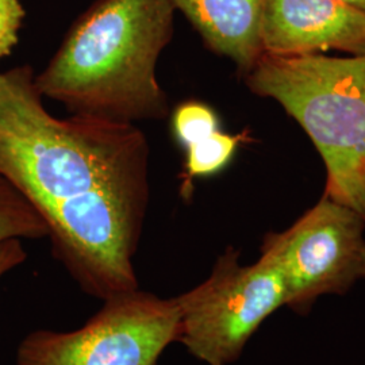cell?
<instances>
[{"label": "cell", "mask_w": 365, "mask_h": 365, "mask_svg": "<svg viewBox=\"0 0 365 365\" xmlns=\"http://www.w3.org/2000/svg\"><path fill=\"white\" fill-rule=\"evenodd\" d=\"M149 167V143L135 125L54 117L31 66L0 72V175L38 211L54 256L98 299L140 288L134 256Z\"/></svg>", "instance_id": "6da1fadb"}, {"label": "cell", "mask_w": 365, "mask_h": 365, "mask_svg": "<svg viewBox=\"0 0 365 365\" xmlns=\"http://www.w3.org/2000/svg\"><path fill=\"white\" fill-rule=\"evenodd\" d=\"M170 0H96L78 16L36 86L71 115L118 123L170 115L157 63L173 37Z\"/></svg>", "instance_id": "7a4b0ae2"}, {"label": "cell", "mask_w": 365, "mask_h": 365, "mask_svg": "<svg viewBox=\"0 0 365 365\" xmlns=\"http://www.w3.org/2000/svg\"><path fill=\"white\" fill-rule=\"evenodd\" d=\"M244 80L310 137L327 168L324 194L365 220V54L262 53Z\"/></svg>", "instance_id": "3957f363"}, {"label": "cell", "mask_w": 365, "mask_h": 365, "mask_svg": "<svg viewBox=\"0 0 365 365\" xmlns=\"http://www.w3.org/2000/svg\"><path fill=\"white\" fill-rule=\"evenodd\" d=\"M182 329L179 342L207 365H230L268 317L286 306L287 291L274 261L261 253L252 265L240 264L229 247L209 277L176 297Z\"/></svg>", "instance_id": "277c9868"}, {"label": "cell", "mask_w": 365, "mask_h": 365, "mask_svg": "<svg viewBox=\"0 0 365 365\" xmlns=\"http://www.w3.org/2000/svg\"><path fill=\"white\" fill-rule=\"evenodd\" d=\"M103 307L72 331L36 330L16 349L15 365H157L179 341L182 314L176 298L140 288L103 300Z\"/></svg>", "instance_id": "5b68a950"}, {"label": "cell", "mask_w": 365, "mask_h": 365, "mask_svg": "<svg viewBox=\"0 0 365 365\" xmlns=\"http://www.w3.org/2000/svg\"><path fill=\"white\" fill-rule=\"evenodd\" d=\"M365 220L354 210L322 197L287 230L264 237L283 274L288 306L307 314L322 295H344L365 280Z\"/></svg>", "instance_id": "8992f818"}, {"label": "cell", "mask_w": 365, "mask_h": 365, "mask_svg": "<svg viewBox=\"0 0 365 365\" xmlns=\"http://www.w3.org/2000/svg\"><path fill=\"white\" fill-rule=\"evenodd\" d=\"M261 42L276 56L365 54V10L342 0H265Z\"/></svg>", "instance_id": "52a82bcc"}, {"label": "cell", "mask_w": 365, "mask_h": 365, "mask_svg": "<svg viewBox=\"0 0 365 365\" xmlns=\"http://www.w3.org/2000/svg\"><path fill=\"white\" fill-rule=\"evenodd\" d=\"M211 52L227 57L245 76L264 49L261 24L265 0H170Z\"/></svg>", "instance_id": "ba28073f"}, {"label": "cell", "mask_w": 365, "mask_h": 365, "mask_svg": "<svg viewBox=\"0 0 365 365\" xmlns=\"http://www.w3.org/2000/svg\"><path fill=\"white\" fill-rule=\"evenodd\" d=\"M252 141L248 130L230 134L221 129L195 144L185 148V161L182 178V195L187 199L192 194L194 180L221 172L235 157L240 145Z\"/></svg>", "instance_id": "9c48e42d"}, {"label": "cell", "mask_w": 365, "mask_h": 365, "mask_svg": "<svg viewBox=\"0 0 365 365\" xmlns=\"http://www.w3.org/2000/svg\"><path fill=\"white\" fill-rule=\"evenodd\" d=\"M49 229L38 211L0 175V248L13 240L45 238Z\"/></svg>", "instance_id": "30bf717a"}, {"label": "cell", "mask_w": 365, "mask_h": 365, "mask_svg": "<svg viewBox=\"0 0 365 365\" xmlns=\"http://www.w3.org/2000/svg\"><path fill=\"white\" fill-rule=\"evenodd\" d=\"M170 125L175 140L185 149L220 130V118L209 105L199 101H187L175 107Z\"/></svg>", "instance_id": "8fae6325"}, {"label": "cell", "mask_w": 365, "mask_h": 365, "mask_svg": "<svg viewBox=\"0 0 365 365\" xmlns=\"http://www.w3.org/2000/svg\"><path fill=\"white\" fill-rule=\"evenodd\" d=\"M21 0H0V60L13 52L25 19Z\"/></svg>", "instance_id": "7c38bea8"}, {"label": "cell", "mask_w": 365, "mask_h": 365, "mask_svg": "<svg viewBox=\"0 0 365 365\" xmlns=\"http://www.w3.org/2000/svg\"><path fill=\"white\" fill-rule=\"evenodd\" d=\"M14 262L7 255H0V277L13 269Z\"/></svg>", "instance_id": "4fadbf2b"}, {"label": "cell", "mask_w": 365, "mask_h": 365, "mask_svg": "<svg viewBox=\"0 0 365 365\" xmlns=\"http://www.w3.org/2000/svg\"><path fill=\"white\" fill-rule=\"evenodd\" d=\"M342 1H346V3H349V4H352V6H356V7H359V9L365 10V0H342Z\"/></svg>", "instance_id": "5bb4252c"}]
</instances>
